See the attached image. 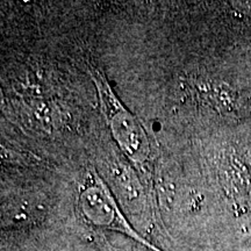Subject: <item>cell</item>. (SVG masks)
Here are the masks:
<instances>
[{
    "label": "cell",
    "instance_id": "1",
    "mask_svg": "<svg viewBox=\"0 0 251 251\" xmlns=\"http://www.w3.org/2000/svg\"><path fill=\"white\" fill-rule=\"evenodd\" d=\"M81 208L84 214L89 218L90 221L97 226H105V227L119 229L128 234L133 238L144 244L146 241L141 240V237L128 226L126 220L119 213L118 208L113 203V199L108 192L102 186L87 187L80 196Z\"/></svg>",
    "mask_w": 251,
    "mask_h": 251
},
{
    "label": "cell",
    "instance_id": "2",
    "mask_svg": "<svg viewBox=\"0 0 251 251\" xmlns=\"http://www.w3.org/2000/svg\"><path fill=\"white\" fill-rule=\"evenodd\" d=\"M111 127L115 140L130 159L141 164L149 155V143L139 122L130 113L115 102L114 114L111 117Z\"/></svg>",
    "mask_w": 251,
    "mask_h": 251
}]
</instances>
